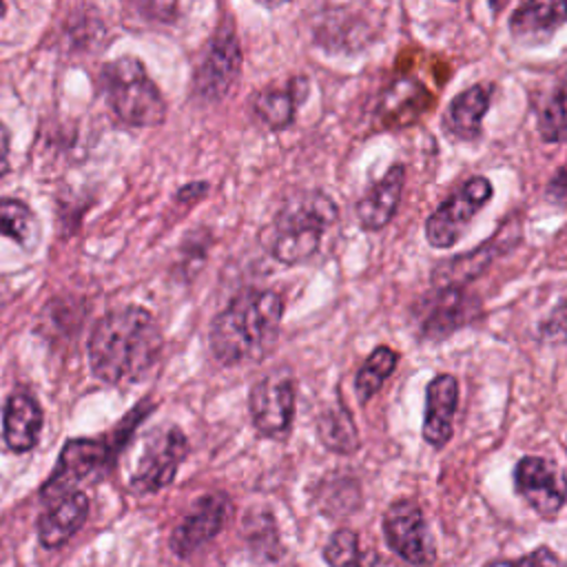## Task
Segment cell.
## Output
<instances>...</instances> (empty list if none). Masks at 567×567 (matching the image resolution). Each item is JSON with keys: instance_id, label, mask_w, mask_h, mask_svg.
I'll list each match as a JSON object with an SVG mask.
<instances>
[{"instance_id": "52a82bcc", "label": "cell", "mask_w": 567, "mask_h": 567, "mask_svg": "<svg viewBox=\"0 0 567 567\" xmlns=\"http://www.w3.org/2000/svg\"><path fill=\"white\" fill-rule=\"evenodd\" d=\"M241 47L235 35L233 22L219 24L217 33L208 42L202 62L193 75V91L206 102H217L228 95L239 78Z\"/></svg>"}, {"instance_id": "ac0fdd59", "label": "cell", "mask_w": 567, "mask_h": 567, "mask_svg": "<svg viewBox=\"0 0 567 567\" xmlns=\"http://www.w3.org/2000/svg\"><path fill=\"white\" fill-rule=\"evenodd\" d=\"M306 95V80L292 78L286 86H268L252 97V111L257 120L270 131H281L292 124L297 104Z\"/></svg>"}, {"instance_id": "83f0119b", "label": "cell", "mask_w": 567, "mask_h": 567, "mask_svg": "<svg viewBox=\"0 0 567 567\" xmlns=\"http://www.w3.org/2000/svg\"><path fill=\"white\" fill-rule=\"evenodd\" d=\"M540 334L551 343L567 341V299L545 319V323L540 326Z\"/></svg>"}, {"instance_id": "e0dca14e", "label": "cell", "mask_w": 567, "mask_h": 567, "mask_svg": "<svg viewBox=\"0 0 567 567\" xmlns=\"http://www.w3.org/2000/svg\"><path fill=\"white\" fill-rule=\"evenodd\" d=\"M42 408L29 392H13L2 410V436L9 450L29 452L42 430Z\"/></svg>"}, {"instance_id": "9a60e30c", "label": "cell", "mask_w": 567, "mask_h": 567, "mask_svg": "<svg viewBox=\"0 0 567 567\" xmlns=\"http://www.w3.org/2000/svg\"><path fill=\"white\" fill-rule=\"evenodd\" d=\"M405 184V168L401 164H394L385 171V175L374 182L363 197L357 202V219L363 230H381L390 224V219L396 213L401 193Z\"/></svg>"}, {"instance_id": "7c38bea8", "label": "cell", "mask_w": 567, "mask_h": 567, "mask_svg": "<svg viewBox=\"0 0 567 567\" xmlns=\"http://www.w3.org/2000/svg\"><path fill=\"white\" fill-rule=\"evenodd\" d=\"M230 514V501L226 494H206L202 496L193 509L182 518V523L171 534V549L186 558L204 543L215 538L226 525Z\"/></svg>"}, {"instance_id": "5b68a950", "label": "cell", "mask_w": 567, "mask_h": 567, "mask_svg": "<svg viewBox=\"0 0 567 567\" xmlns=\"http://www.w3.org/2000/svg\"><path fill=\"white\" fill-rule=\"evenodd\" d=\"M151 408L146 405H137L128 421L120 423V427L106 439H73L66 441V445L60 452L58 465L51 472V476L47 478V483L40 489L42 501H58L66 494H71V487H75L78 483L86 481L89 476H93L95 472L104 470L106 463L117 454V450L124 445L126 436L133 432L137 419L146 416Z\"/></svg>"}, {"instance_id": "8fae6325", "label": "cell", "mask_w": 567, "mask_h": 567, "mask_svg": "<svg viewBox=\"0 0 567 567\" xmlns=\"http://www.w3.org/2000/svg\"><path fill=\"white\" fill-rule=\"evenodd\" d=\"M516 492L540 516L551 518L567 501V478L560 467L543 456H523L514 467Z\"/></svg>"}, {"instance_id": "4316f807", "label": "cell", "mask_w": 567, "mask_h": 567, "mask_svg": "<svg viewBox=\"0 0 567 567\" xmlns=\"http://www.w3.org/2000/svg\"><path fill=\"white\" fill-rule=\"evenodd\" d=\"M483 567H560V560L551 549L538 547L532 554L520 556L518 560H492Z\"/></svg>"}, {"instance_id": "7402d4cb", "label": "cell", "mask_w": 567, "mask_h": 567, "mask_svg": "<svg viewBox=\"0 0 567 567\" xmlns=\"http://www.w3.org/2000/svg\"><path fill=\"white\" fill-rule=\"evenodd\" d=\"M317 434L321 443L337 454H352L359 447V432L352 414L343 405L323 410L317 421Z\"/></svg>"}, {"instance_id": "44dd1931", "label": "cell", "mask_w": 567, "mask_h": 567, "mask_svg": "<svg viewBox=\"0 0 567 567\" xmlns=\"http://www.w3.org/2000/svg\"><path fill=\"white\" fill-rule=\"evenodd\" d=\"M503 246L496 244V237L487 244H481L472 252H463L458 257L441 261L432 270V281L436 288H463L472 279H476L489 264L492 259L501 252Z\"/></svg>"}, {"instance_id": "603a6c76", "label": "cell", "mask_w": 567, "mask_h": 567, "mask_svg": "<svg viewBox=\"0 0 567 567\" xmlns=\"http://www.w3.org/2000/svg\"><path fill=\"white\" fill-rule=\"evenodd\" d=\"M0 235L11 237L24 250H31L40 239V226L33 210L16 197L0 199Z\"/></svg>"}, {"instance_id": "30bf717a", "label": "cell", "mask_w": 567, "mask_h": 567, "mask_svg": "<svg viewBox=\"0 0 567 567\" xmlns=\"http://www.w3.org/2000/svg\"><path fill=\"white\" fill-rule=\"evenodd\" d=\"M250 416L264 436H284L295 419V381L288 372H268L248 396Z\"/></svg>"}, {"instance_id": "9c48e42d", "label": "cell", "mask_w": 567, "mask_h": 567, "mask_svg": "<svg viewBox=\"0 0 567 567\" xmlns=\"http://www.w3.org/2000/svg\"><path fill=\"white\" fill-rule=\"evenodd\" d=\"M186 452L188 441L177 425H168L162 432H155L146 443L144 454L140 456L137 470L131 476V487L137 494H153L166 487L175 478L182 461L186 458Z\"/></svg>"}, {"instance_id": "d4e9b609", "label": "cell", "mask_w": 567, "mask_h": 567, "mask_svg": "<svg viewBox=\"0 0 567 567\" xmlns=\"http://www.w3.org/2000/svg\"><path fill=\"white\" fill-rule=\"evenodd\" d=\"M538 133L545 142H560L567 137V73L558 80L538 113Z\"/></svg>"}, {"instance_id": "4fadbf2b", "label": "cell", "mask_w": 567, "mask_h": 567, "mask_svg": "<svg viewBox=\"0 0 567 567\" xmlns=\"http://www.w3.org/2000/svg\"><path fill=\"white\" fill-rule=\"evenodd\" d=\"M478 301L463 288H436L419 308V330L425 339H445L474 319Z\"/></svg>"}, {"instance_id": "5bb4252c", "label": "cell", "mask_w": 567, "mask_h": 567, "mask_svg": "<svg viewBox=\"0 0 567 567\" xmlns=\"http://www.w3.org/2000/svg\"><path fill=\"white\" fill-rule=\"evenodd\" d=\"M458 403V383L452 374H436L425 390L423 439L434 450L445 447L452 436V421Z\"/></svg>"}, {"instance_id": "d6986e66", "label": "cell", "mask_w": 567, "mask_h": 567, "mask_svg": "<svg viewBox=\"0 0 567 567\" xmlns=\"http://www.w3.org/2000/svg\"><path fill=\"white\" fill-rule=\"evenodd\" d=\"M565 22H567V2L529 0L514 9L509 18V31L514 33V38L538 40V38H549Z\"/></svg>"}, {"instance_id": "277c9868", "label": "cell", "mask_w": 567, "mask_h": 567, "mask_svg": "<svg viewBox=\"0 0 567 567\" xmlns=\"http://www.w3.org/2000/svg\"><path fill=\"white\" fill-rule=\"evenodd\" d=\"M102 89L115 117L128 126H157L166 117V102L144 64L122 55L102 69Z\"/></svg>"}, {"instance_id": "6da1fadb", "label": "cell", "mask_w": 567, "mask_h": 567, "mask_svg": "<svg viewBox=\"0 0 567 567\" xmlns=\"http://www.w3.org/2000/svg\"><path fill=\"white\" fill-rule=\"evenodd\" d=\"M162 332L142 306L106 312L89 337V363L97 379L111 385L140 381L157 361Z\"/></svg>"}, {"instance_id": "2e32d148", "label": "cell", "mask_w": 567, "mask_h": 567, "mask_svg": "<svg viewBox=\"0 0 567 567\" xmlns=\"http://www.w3.org/2000/svg\"><path fill=\"white\" fill-rule=\"evenodd\" d=\"M89 498L84 492L75 489L58 501L38 518V538L42 547L53 549L64 545L86 520Z\"/></svg>"}, {"instance_id": "8992f818", "label": "cell", "mask_w": 567, "mask_h": 567, "mask_svg": "<svg viewBox=\"0 0 567 567\" xmlns=\"http://www.w3.org/2000/svg\"><path fill=\"white\" fill-rule=\"evenodd\" d=\"M492 184L476 175L463 182L443 199L425 221V237L434 248H452L465 233L472 217L489 202Z\"/></svg>"}, {"instance_id": "7a4b0ae2", "label": "cell", "mask_w": 567, "mask_h": 567, "mask_svg": "<svg viewBox=\"0 0 567 567\" xmlns=\"http://www.w3.org/2000/svg\"><path fill=\"white\" fill-rule=\"evenodd\" d=\"M284 301L272 290L239 292L213 321L210 348L226 365L261 359L275 343Z\"/></svg>"}, {"instance_id": "3957f363", "label": "cell", "mask_w": 567, "mask_h": 567, "mask_svg": "<svg viewBox=\"0 0 567 567\" xmlns=\"http://www.w3.org/2000/svg\"><path fill=\"white\" fill-rule=\"evenodd\" d=\"M334 219L337 206L328 195H299L275 215L266 226L261 241L277 261L297 266L319 250L323 233Z\"/></svg>"}, {"instance_id": "cb8c5ba5", "label": "cell", "mask_w": 567, "mask_h": 567, "mask_svg": "<svg viewBox=\"0 0 567 567\" xmlns=\"http://www.w3.org/2000/svg\"><path fill=\"white\" fill-rule=\"evenodd\" d=\"M396 363L399 354L390 346H379L368 354L354 377V390L361 403H368L381 390L385 379L394 372Z\"/></svg>"}, {"instance_id": "4dcf8cb0", "label": "cell", "mask_w": 567, "mask_h": 567, "mask_svg": "<svg viewBox=\"0 0 567 567\" xmlns=\"http://www.w3.org/2000/svg\"><path fill=\"white\" fill-rule=\"evenodd\" d=\"M4 9H7V7H4V4H2V2H0V16H2V13H4Z\"/></svg>"}, {"instance_id": "f1b7e54d", "label": "cell", "mask_w": 567, "mask_h": 567, "mask_svg": "<svg viewBox=\"0 0 567 567\" xmlns=\"http://www.w3.org/2000/svg\"><path fill=\"white\" fill-rule=\"evenodd\" d=\"M547 199L558 206H567V166L560 168L547 184Z\"/></svg>"}, {"instance_id": "ffe728a7", "label": "cell", "mask_w": 567, "mask_h": 567, "mask_svg": "<svg viewBox=\"0 0 567 567\" xmlns=\"http://www.w3.org/2000/svg\"><path fill=\"white\" fill-rule=\"evenodd\" d=\"M492 86L487 84H472L470 89L461 91L445 111V126L452 135L461 140H474L481 133L483 115L489 109Z\"/></svg>"}, {"instance_id": "484cf974", "label": "cell", "mask_w": 567, "mask_h": 567, "mask_svg": "<svg viewBox=\"0 0 567 567\" xmlns=\"http://www.w3.org/2000/svg\"><path fill=\"white\" fill-rule=\"evenodd\" d=\"M323 560L330 567H354L359 563L357 534L352 529H337L323 547Z\"/></svg>"}, {"instance_id": "f546056e", "label": "cell", "mask_w": 567, "mask_h": 567, "mask_svg": "<svg viewBox=\"0 0 567 567\" xmlns=\"http://www.w3.org/2000/svg\"><path fill=\"white\" fill-rule=\"evenodd\" d=\"M9 171V131L0 122V177H4Z\"/></svg>"}, {"instance_id": "ba28073f", "label": "cell", "mask_w": 567, "mask_h": 567, "mask_svg": "<svg viewBox=\"0 0 567 567\" xmlns=\"http://www.w3.org/2000/svg\"><path fill=\"white\" fill-rule=\"evenodd\" d=\"M383 534L392 551L416 567H427L436 560L434 538L425 516L412 498L394 501L383 514Z\"/></svg>"}]
</instances>
